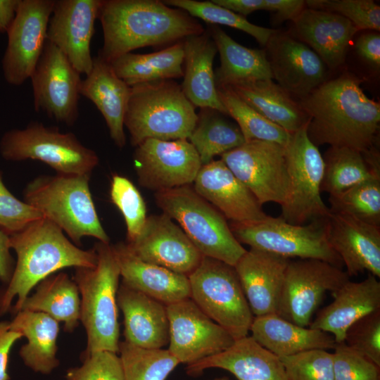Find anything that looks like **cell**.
Masks as SVG:
<instances>
[{
    "label": "cell",
    "mask_w": 380,
    "mask_h": 380,
    "mask_svg": "<svg viewBox=\"0 0 380 380\" xmlns=\"http://www.w3.org/2000/svg\"><path fill=\"white\" fill-rule=\"evenodd\" d=\"M321 191L337 195L357 184L376 177L380 170L372 169L363 154L347 147L330 146L324 156Z\"/></svg>",
    "instance_id": "74e56055"
},
{
    "label": "cell",
    "mask_w": 380,
    "mask_h": 380,
    "mask_svg": "<svg viewBox=\"0 0 380 380\" xmlns=\"http://www.w3.org/2000/svg\"><path fill=\"white\" fill-rule=\"evenodd\" d=\"M124 380H165L179 364L167 349L144 348L120 342Z\"/></svg>",
    "instance_id": "ab89813d"
},
{
    "label": "cell",
    "mask_w": 380,
    "mask_h": 380,
    "mask_svg": "<svg viewBox=\"0 0 380 380\" xmlns=\"http://www.w3.org/2000/svg\"><path fill=\"white\" fill-rule=\"evenodd\" d=\"M117 303L124 317L125 341L144 348H163L169 343L167 306L122 283Z\"/></svg>",
    "instance_id": "d4e9b609"
},
{
    "label": "cell",
    "mask_w": 380,
    "mask_h": 380,
    "mask_svg": "<svg viewBox=\"0 0 380 380\" xmlns=\"http://www.w3.org/2000/svg\"><path fill=\"white\" fill-rule=\"evenodd\" d=\"M0 152L7 160H39L59 175H91L99 161L96 152L84 146L74 134L39 122L6 132L0 141Z\"/></svg>",
    "instance_id": "ba28073f"
},
{
    "label": "cell",
    "mask_w": 380,
    "mask_h": 380,
    "mask_svg": "<svg viewBox=\"0 0 380 380\" xmlns=\"http://www.w3.org/2000/svg\"><path fill=\"white\" fill-rule=\"evenodd\" d=\"M139 184L156 192L190 185L202 164L188 139H146L133 154Z\"/></svg>",
    "instance_id": "9a60e30c"
},
{
    "label": "cell",
    "mask_w": 380,
    "mask_h": 380,
    "mask_svg": "<svg viewBox=\"0 0 380 380\" xmlns=\"http://www.w3.org/2000/svg\"><path fill=\"white\" fill-rule=\"evenodd\" d=\"M293 23L298 37L331 68L344 62L349 45L359 31L338 14L310 8H304Z\"/></svg>",
    "instance_id": "83f0119b"
},
{
    "label": "cell",
    "mask_w": 380,
    "mask_h": 380,
    "mask_svg": "<svg viewBox=\"0 0 380 380\" xmlns=\"http://www.w3.org/2000/svg\"><path fill=\"white\" fill-rule=\"evenodd\" d=\"M110 63L116 75L129 87L181 78L184 75L183 40L153 53H127Z\"/></svg>",
    "instance_id": "d590c367"
},
{
    "label": "cell",
    "mask_w": 380,
    "mask_h": 380,
    "mask_svg": "<svg viewBox=\"0 0 380 380\" xmlns=\"http://www.w3.org/2000/svg\"><path fill=\"white\" fill-rule=\"evenodd\" d=\"M184 80L181 85L186 97L195 107L227 110L220 100L215 81L213 61L217 52L210 33L204 32L183 39Z\"/></svg>",
    "instance_id": "f546056e"
},
{
    "label": "cell",
    "mask_w": 380,
    "mask_h": 380,
    "mask_svg": "<svg viewBox=\"0 0 380 380\" xmlns=\"http://www.w3.org/2000/svg\"><path fill=\"white\" fill-rule=\"evenodd\" d=\"M212 1L244 18L254 11L264 10V0H213Z\"/></svg>",
    "instance_id": "11a10c76"
},
{
    "label": "cell",
    "mask_w": 380,
    "mask_h": 380,
    "mask_svg": "<svg viewBox=\"0 0 380 380\" xmlns=\"http://www.w3.org/2000/svg\"><path fill=\"white\" fill-rule=\"evenodd\" d=\"M20 0H0V34L7 32L12 25Z\"/></svg>",
    "instance_id": "9f6ffc18"
},
{
    "label": "cell",
    "mask_w": 380,
    "mask_h": 380,
    "mask_svg": "<svg viewBox=\"0 0 380 380\" xmlns=\"http://www.w3.org/2000/svg\"><path fill=\"white\" fill-rule=\"evenodd\" d=\"M157 205L175 220L204 257L234 266L246 250L234 236L226 218L186 185L155 193Z\"/></svg>",
    "instance_id": "52a82bcc"
},
{
    "label": "cell",
    "mask_w": 380,
    "mask_h": 380,
    "mask_svg": "<svg viewBox=\"0 0 380 380\" xmlns=\"http://www.w3.org/2000/svg\"><path fill=\"white\" fill-rule=\"evenodd\" d=\"M127 244L142 260L187 277L203 257L181 227L163 213L147 217L139 235Z\"/></svg>",
    "instance_id": "d6986e66"
},
{
    "label": "cell",
    "mask_w": 380,
    "mask_h": 380,
    "mask_svg": "<svg viewBox=\"0 0 380 380\" xmlns=\"http://www.w3.org/2000/svg\"><path fill=\"white\" fill-rule=\"evenodd\" d=\"M58 322L47 314L20 310L10 322V329L27 340L19 351L25 366L37 373L49 374L60 364L56 357Z\"/></svg>",
    "instance_id": "d6a6232c"
},
{
    "label": "cell",
    "mask_w": 380,
    "mask_h": 380,
    "mask_svg": "<svg viewBox=\"0 0 380 380\" xmlns=\"http://www.w3.org/2000/svg\"><path fill=\"white\" fill-rule=\"evenodd\" d=\"M349 278L342 269L323 260H290L277 314L293 324L308 327L325 293L335 291Z\"/></svg>",
    "instance_id": "4fadbf2b"
},
{
    "label": "cell",
    "mask_w": 380,
    "mask_h": 380,
    "mask_svg": "<svg viewBox=\"0 0 380 380\" xmlns=\"http://www.w3.org/2000/svg\"><path fill=\"white\" fill-rule=\"evenodd\" d=\"M290 260L272 253L250 248L234 265L254 317L277 314Z\"/></svg>",
    "instance_id": "603a6c76"
},
{
    "label": "cell",
    "mask_w": 380,
    "mask_h": 380,
    "mask_svg": "<svg viewBox=\"0 0 380 380\" xmlns=\"http://www.w3.org/2000/svg\"><path fill=\"white\" fill-rule=\"evenodd\" d=\"M80 73L46 40L30 79L36 111L71 126L77 120Z\"/></svg>",
    "instance_id": "5bb4252c"
},
{
    "label": "cell",
    "mask_w": 380,
    "mask_h": 380,
    "mask_svg": "<svg viewBox=\"0 0 380 380\" xmlns=\"http://www.w3.org/2000/svg\"><path fill=\"white\" fill-rule=\"evenodd\" d=\"M53 0H20L15 18L7 32L2 58L6 82L20 85L30 78L46 41Z\"/></svg>",
    "instance_id": "e0dca14e"
},
{
    "label": "cell",
    "mask_w": 380,
    "mask_h": 380,
    "mask_svg": "<svg viewBox=\"0 0 380 380\" xmlns=\"http://www.w3.org/2000/svg\"><path fill=\"white\" fill-rule=\"evenodd\" d=\"M310 8L338 14L358 30H380V6L372 0H308Z\"/></svg>",
    "instance_id": "ee69618b"
},
{
    "label": "cell",
    "mask_w": 380,
    "mask_h": 380,
    "mask_svg": "<svg viewBox=\"0 0 380 380\" xmlns=\"http://www.w3.org/2000/svg\"><path fill=\"white\" fill-rule=\"evenodd\" d=\"M102 0L54 1L46 40L53 43L80 74L93 65L90 43Z\"/></svg>",
    "instance_id": "ac0fdd59"
},
{
    "label": "cell",
    "mask_w": 380,
    "mask_h": 380,
    "mask_svg": "<svg viewBox=\"0 0 380 380\" xmlns=\"http://www.w3.org/2000/svg\"><path fill=\"white\" fill-rule=\"evenodd\" d=\"M329 203L331 213L380 227V177L329 196Z\"/></svg>",
    "instance_id": "60d3db41"
},
{
    "label": "cell",
    "mask_w": 380,
    "mask_h": 380,
    "mask_svg": "<svg viewBox=\"0 0 380 380\" xmlns=\"http://www.w3.org/2000/svg\"><path fill=\"white\" fill-rule=\"evenodd\" d=\"M130 91L131 87L116 75L110 63L99 56L93 58L92 68L80 85V95L101 112L111 139L119 148L126 144L124 119Z\"/></svg>",
    "instance_id": "f1b7e54d"
},
{
    "label": "cell",
    "mask_w": 380,
    "mask_h": 380,
    "mask_svg": "<svg viewBox=\"0 0 380 380\" xmlns=\"http://www.w3.org/2000/svg\"><path fill=\"white\" fill-rule=\"evenodd\" d=\"M331 295L333 301L309 327L330 334L336 343L344 342L347 329L355 322L380 310V281L370 273L361 281H347Z\"/></svg>",
    "instance_id": "cb8c5ba5"
},
{
    "label": "cell",
    "mask_w": 380,
    "mask_h": 380,
    "mask_svg": "<svg viewBox=\"0 0 380 380\" xmlns=\"http://www.w3.org/2000/svg\"><path fill=\"white\" fill-rule=\"evenodd\" d=\"M90 176L41 175L29 182L23 191L24 201L61 228L79 247L84 236L110 243L91 197Z\"/></svg>",
    "instance_id": "277c9868"
},
{
    "label": "cell",
    "mask_w": 380,
    "mask_h": 380,
    "mask_svg": "<svg viewBox=\"0 0 380 380\" xmlns=\"http://www.w3.org/2000/svg\"><path fill=\"white\" fill-rule=\"evenodd\" d=\"M222 115L208 108H201L197 114L196 123L188 140L197 151L202 165L246 142L238 125Z\"/></svg>",
    "instance_id": "8d00e7d4"
},
{
    "label": "cell",
    "mask_w": 380,
    "mask_h": 380,
    "mask_svg": "<svg viewBox=\"0 0 380 380\" xmlns=\"http://www.w3.org/2000/svg\"><path fill=\"white\" fill-rule=\"evenodd\" d=\"M303 0H264V10L275 13L281 20L295 19L305 8Z\"/></svg>",
    "instance_id": "f5cc1de1"
},
{
    "label": "cell",
    "mask_w": 380,
    "mask_h": 380,
    "mask_svg": "<svg viewBox=\"0 0 380 380\" xmlns=\"http://www.w3.org/2000/svg\"><path fill=\"white\" fill-rule=\"evenodd\" d=\"M333 350L334 380H380V367L345 342L336 343Z\"/></svg>",
    "instance_id": "bcb514c9"
},
{
    "label": "cell",
    "mask_w": 380,
    "mask_h": 380,
    "mask_svg": "<svg viewBox=\"0 0 380 380\" xmlns=\"http://www.w3.org/2000/svg\"><path fill=\"white\" fill-rule=\"evenodd\" d=\"M213 380H230V379L226 376H222V377L214 379Z\"/></svg>",
    "instance_id": "6f0895ef"
},
{
    "label": "cell",
    "mask_w": 380,
    "mask_h": 380,
    "mask_svg": "<svg viewBox=\"0 0 380 380\" xmlns=\"http://www.w3.org/2000/svg\"><path fill=\"white\" fill-rule=\"evenodd\" d=\"M11 249L10 236L0 229V281L5 284L11 280L15 267Z\"/></svg>",
    "instance_id": "db71d44e"
},
{
    "label": "cell",
    "mask_w": 380,
    "mask_h": 380,
    "mask_svg": "<svg viewBox=\"0 0 380 380\" xmlns=\"http://www.w3.org/2000/svg\"><path fill=\"white\" fill-rule=\"evenodd\" d=\"M279 358L287 380H334L333 356L327 350L314 349Z\"/></svg>",
    "instance_id": "f6af8a7d"
},
{
    "label": "cell",
    "mask_w": 380,
    "mask_h": 380,
    "mask_svg": "<svg viewBox=\"0 0 380 380\" xmlns=\"http://www.w3.org/2000/svg\"><path fill=\"white\" fill-rule=\"evenodd\" d=\"M250 331L258 343L279 357L314 349H334L336 343L330 334L298 326L276 313L254 317Z\"/></svg>",
    "instance_id": "4dcf8cb0"
},
{
    "label": "cell",
    "mask_w": 380,
    "mask_h": 380,
    "mask_svg": "<svg viewBox=\"0 0 380 380\" xmlns=\"http://www.w3.org/2000/svg\"><path fill=\"white\" fill-rule=\"evenodd\" d=\"M167 350L179 363L193 364L228 349L236 341L190 298L167 305Z\"/></svg>",
    "instance_id": "2e32d148"
},
{
    "label": "cell",
    "mask_w": 380,
    "mask_h": 380,
    "mask_svg": "<svg viewBox=\"0 0 380 380\" xmlns=\"http://www.w3.org/2000/svg\"><path fill=\"white\" fill-rule=\"evenodd\" d=\"M10 246L17 260L11 280L0 291V315L18 312L30 291L49 275L66 267H93L97 261L94 248H80L44 217L10 235Z\"/></svg>",
    "instance_id": "3957f363"
},
{
    "label": "cell",
    "mask_w": 380,
    "mask_h": 380,
    "mask_svg": "<svg viewBox=\"0 0 380 380\" xmlns=\"http://www.w3.org/2000/svg\"><path fill=\"white\" fill-rule=\"evenodd\" d=\"M96 264L77 267L72 279L80 297V317L87 334L84 355L97 350L119 352L117 293L120 269L112 245L98 241L94 246Z\"/></svg>",
    "instance_id": "5b68a950"
},
{
    "label": "cell",
    "mask_w": 380,
    "mask_h": 380,
    "mask_svg": "<svg viewBox=\"0 0 380 380\" xmlns=\"http://www.w3.org/2000/svg\"><path fill=\"white\" fill-rule=\"evenodd\" d=\"M325 218L294 224L281 217L267 216L251 222H232L229 227L240 243L286 258L316 259L342 269L343 264L327 237Z\"/></svg>",
    "instance_id": "30bf717a"
},
{
    "label": "cell",
    "mask_w": 380,
    "mask_h": 380,
    "mask_svg": "<svg viewBox=\"0 0 380 380\" xmlns=\"http://www.w3.org/2000/svg\"><path fill=\"white\" fill-rule=\"evenodd\" d=\"M103 44L98 56L111 62L145 46L175 44L205 32L186 11L158 0H102Z\"/></svg>",
    "instance_id": "7a4b0ae2"
},
{
    "label": "cell",
    "mask_w": 380,
    "mask_h": 380,
    "mask_svg": "<svg viewBox=\"0 0 380 380\" xmlns=\"http://www.w3.org/2000/svg\"><path fill=\"white\" fill-rule=\"evenodd\" d=\"M197 118L181 85L163 80L131 87L124 126L136 147L148 139H188Z\"/></svg>",
    "instance_id": "8992f818"
},
{
    "label": "cell",
    "mask_w": 380,
    "mask_h": 380,
    "mask_svg": "<svg viewBox=\"0 0 380 380\" xmlns=\"http://www.w3.org/2000/svg\"><path fill=\"white\" fill-rule=\"evenodd\" d=\"M190 298L235 339L248 336L254 316L234 266L203 257L188 277Z\"/></svg>",
    "instance_id": "9c48e42d"
},
{
    "label": "cell",
    "mask_w": 380,
    "mask_h": 380,
    "mask_svg": "<svg viewBox=\"0 0 380 380\" xmlns=\"http://www.w3.org/2000/svg\"><path fill=\"white\" fill-rule=\"evenodd\" d=\"M229 88L251 107L290 134L309 122V117L300 103L272 80Z\"/></svg>",
    "instance_id": "836d02e7"
},
{
    "label": "cell",
    "mask_w": 380,
    "mask_h": 380,
    "mask_svg": "<svg viewBox=\"0 0 380 380\" xmlns=\"http://www.w3.org/2000/svg\"><path fill=\"white\" fill-rule=\"evenodd\" d=\"M110 197L124 217L127 243H131L141 233L147 218L143 197L128 178L119 175H114L112 177Z\"/></svg>",
    "instance_id": "7bdbcfd3"
},
{
    "label": "cell",
    "mask_w": 380,
    "mask_h": 380,
    "mask_svg": "<svg viewBox=\"0 0 380 380\" xmlns=\"http://www.w3.org/2000/svg\"><path fill=\"white\" fill-rule=\"evenodd\" d=\"M325 226L328 242L349 277L365 271L380 277V227L331 212Z\"/></svg>",
    "instance_id": "7402d4cb"
},
{
    "label": "cell",
    "mask_w": 380,
    "mask_h": 380,
    "mask_svg": "<svg viewBox=\"0 0 380 380\" xmlns=\"http://www.w3.org/2000/svg\"><path fill=\"white\" fill-rule=\"evenodd\" d=\"M210 34L220 58V65L214 72L217 87L272 80L265 49L241 45L216 25L211 26Z\"/></svg>",
    "instance_id": "1f68e13d"
},
{
    "label": "cell",
    "mask_w": 380,
    "mask_h": 380,
    "mask_svg": "<svg viewBox=\"0 0 380 380\" xmlns=\"http://www.w3.org/2000/svg\"><path fill=\"white\" fill-rule=\"evenodd\" d=\"M221 160L260 205L273 202L282 206L286 203L290 180L285 147L274 142L251 140L223 153Z\"/></svg>",
    "instance_id": "7c38bea8"
},
{
    "label": "cell",
    "mask_w": 380,
    "mask_h": 380,
    "mask_svg": "<svg viewBox=\"0 0 380 380\" xmlns=\"http://www.w3.org/2000/svg\"><path fill=\"white\" fill-rule=\"evenodd\" d=\"M81 366L69 369L65 380H124L121 359L110 350H97L84 356Z\"/></svg>",
    "instance_id": "c3c4849f"
},
{
    "label": "cell",
    "mask_w": 380,
    "mask_h": 380,
    "mask_svg": "<svg viewBox=\"0 0 380 380\" xmlns=\"http://www.w3.org/2000/svg\"><path fill=\"white\" fill-rule=\"evenodd\" d=\"M20 310L47 314L58 322H63L65 331L72 332L80 322L78 287L68 274L53 273L36 286L35 292L27 296Z\"/></svg>",
    "instance_id": "e575fe53"
},
{
    "label": "cell",
    "mask_w": 380,
    "mask_h": 380,
    "mask_svg": "<svg viewBox=\"0 0 380 380\" xmlns=\"http://www.w3.org/2000/svg\"><path fill=\"white\" fill-rule=\"evenodd\" d=\"M217 89L227 115L236 122L246 141L259 140L277 143L284 147L286 146L291 134L251 107L231 88L221 87Z\"/></svg>",
    "instance_id": "f35d334b"
},
{
    "label": "cell",
    "mask_w": 380,
    "mask_h": 380,
    "mask_svg": "<svg viewBox=\"0 0 380 380\" xmlns=\"http://www.w3.org/2000/svg\"><path fill=\"white\" fill-rule=\"evenodd\" d=\"M361 80L351 75L323 82L300 105L309 117L307 127L316 146L347 147L365 153L373 148L380 122V104L369 99Z\"/></svg>",
    "instance_id": "6da1fadb"
},
{
    "label": "cell",
    "mask_w": 380,
    "mask_h": 380,
    "mask_svg": "<svg viewBox=\"0 0 380 380\" xmlns=\"http://www.w3.org/2000/svg\"><path fill=\"white\" fill-rule=\"evenodd\" d=\"M112 248L122 283L166 306L190 298L187 276L142 260L132 251L127 243L120 242L112 245Z\"/></svg>",
    "instance_id": "4316f807"
},
{
    "label": "cell",
    "mask_w": 380,
    "mask_h": 380,
    "mask_svg": "<svg viewBox=\"0 0 380 380\" xmlns=\"http://www.w3.org/2000/svg\"><path fill=\"white\" fill-rule=\"evenodd\" d=\"M23 335L10 329V322H0V380H10L8 372L11 348Z\"/></svg>",
    "instance_id": "f907efd6"
},
{
    "label": "cell",
    "mask_w": 380,
    "mask_h": 380,
    "mask_svg": "<svg viewBox=\"0 0 380 380\" xmlns=\"http://www.w3.org/2000/svg\"><path fill=\"white\" fill-rule=\"evenodd\" d=\"M166 5L186 11L194 18L215 25L229 26L243 31L262 46H266L275 30L263 27L250 23L246 18L222 7L212 1L165 0Z\"/></svg>",
    "instance_id": "b9f144b4"
},
{
    "label": "cell",
    "mask_w": 380,
    "mask_h": 380,
    "mask_svg": "<svg viewBox=\"0 0 380 380\" xmlns=\"http://www.w3.org/2000/svg\"><path fill=\"white\" fill-rule=\"evenodd\" d=\"M42 218V215L37 209L9 191L0 172V229L10 236Z\"/></svg>",
    "instance_id": "681fc988"
},
{
    "label": "cell",
    "mask_w": 380,
    "mask_h": 380,
    "mask_svg": "<svg viewBox=\"0 0 380 380\" xmlns=\"http://www.w3.org/2000/svg\"><path fill=\"white\" fill-rule=\"evenodd\" d=\"M355 48L358 54L370 64L380 65V35L376 32L364 34L357 39Z\"/></svg>",
    "instance_id": "816d5d0a"
},
{
    "label": "cell",
    "mask_w": 380,
    "mask_h": 380,
    "mask_svg": "<svg viewBox=\"0 0 380 380\" xmlns=\"http://www.w3.org/2000/svg\"><path fill=\"white\" fill-rule=\"evenodd\" d=\"M209 368L227 370L238 380H287L280 358L248 336L218 354L188 365L186 372L196 376Z\"/></svg>",
    "instance_id": "484cf974"
},
{
    "label": "cell",
    "mask_w": 380,
    "mask_h": 380,
    "mask_svg": "<svg viewBox=\"0 0 380 380\" xmlns=\"http://www.w3.org/2000/svg\"><path fill=\"white\" fill-rule=\"evenodd\" d=\"M308 125L291 134L285 146L290 191L280 217L294 224L323 219L330 213L321 197L323 156L308 135Z\"/></svg>",
    "instance_id": "8fae6325"
},
{
    "label": "cell",
    "mask_w": 380,
    "mask_h": 380,
    "mask_svg": "<svg viewBox=\"0 0 380 380\" xmlns=\"http://www.w3.org/2000/svg\"><path fill=\"white\" fill-rule=\"evenodd\" d=\"M193 187L232 222L260 221L268 216L252 192L221 159L203 165Z\"/></svg>",
    "instance_id": "44dd1931"
},
{
    "label": "cell",
    "mask_w": 380,
    "mask_h": 380,
    "mask_svg": "<svg viewBox=\"0 0 380 380\" xmlns=\"http://www.w3.org/2000/svg\"><path fill=\"white\" fill-rule=\"evenodd\" d=\"M344 342L380 367V310L355 322L347 329Z\"/></svg>",
    "instance_id": "7dc6e473"
},
{
    "label": "cell",
    "mask_w": 380,
    "mask_h": 380,
    "mask_svg": "<svg viewBox=\"0 0 380 380\" xmlns=\"http://www.w3.org/2000/svg\"><path fill=\"white\" fill-rule=\"evenodd\" d=\"M265 46L272 78L289 94L302 99L325 82L324 63L304 43L276 31Z\"/></svg>",
    "instance_id": "ffe728a7"
}]
</instances>
